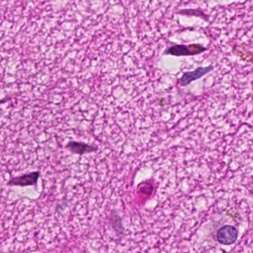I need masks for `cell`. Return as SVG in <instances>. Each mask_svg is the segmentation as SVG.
<instances>
[{"instance_id":"obj_5","label":"cell","mask_w":253,"mask_h":253,"mask_svg":"<svg viewBox=\"0 0 253 253\" xmlns=\"http://www.w3.org/2000/svg\"><path fill=\"white\" fill-rule=\"evenodd\" d=\"M65 147L71 153L79 155L92 153L97 150V147L96 146H91V145L84 143V142L76 141V140H70L68 142Z\"/></svg>"},{"instance_id":"obj_1","label":"cell","mask_w":253,"mask_h":253,"mask_svg":"<svg viewBox=\"0 0 253 253\" xmlns=\"http://www.w3.org/2000/svg\"><path fill=\"white\" fill-rule=\"evenodd\" d=\"M208 48L198 43L191 44V45H174L169 47L166 50L164 54L166 55L174 56V57H187V56L198 55Z\"/></svg>"},{"instance_id":"obj_4","label":"cell","mask_w":253,"mask_h":253,"mask_svg":"<svg viewBox=\"0 0 253 253\" xmlns=\"http://www.w3.org/2000/svg\"><path fill=\"white\" fill-rule=\"evenodd\" d=\"M212 66H206V67H199L192 72H187L183 73L181 78L178 80V84L181 86H187L194 81L200 79L207 75L213 70Z\"/></svg>"},{"instance_id":"obj_6","label":"cell","mask_w":253,"mask_h":253,"mask_svg":"<svg viewBox=\"0 0 253 253\" xmlns=\"http://www.w3.org/2000/svg\"><path fill=\"white\" fill-rule=\"evenodd\" d=\"M111 220H112V226L114 230L118 235H122L124 233V226H123L122 219L118 214L116 210H113L111 214Z\"/></svg>"},{"instance_id":"obj_2","label":"cell","mask_w":253,"mask_h":253,"mask_svg":"<svg viewBox=\"0 0 253 253\" xmlns=\"http://www.w3.org/2000/svg\"><path fill=\"white\" fill-rule=\"evenodd\" d=\"M238 230L232 225L221 226L216 233V238L220 244L229 246L235 243L238 239Z\"/></svg>"},{"instance_id":"obj_3","label":"cell","mask_w":253,"mask_h":253,"mask_svg":"<svg viewBox=\"0 0 253 253\" xmlns=\"http://www.w3.org/2000/svg\"><path fill=\"white\" fill-rule=\"evenodd\" d=\"M41 177V172L38 171L26 173L17 177H14L8 180L7 184L11 186H36L38 180Z\"/></svg>"}]
</instances>
